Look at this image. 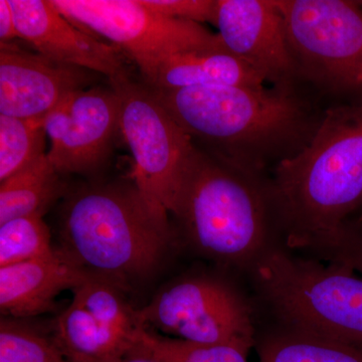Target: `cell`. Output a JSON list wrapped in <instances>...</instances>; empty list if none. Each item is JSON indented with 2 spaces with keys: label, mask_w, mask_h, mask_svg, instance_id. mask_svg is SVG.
I'll return each instance as SVG.
<instances>
[{
  "label": "cell",
  "mask_w": 362,
  "mask_h": 362,
  "mask_svg": "<svg viewBox=\"0 0 362 362\" xmlns=\"http://www.w3.org/2000/svg\"><path fill=\"white\" fill-rule=\"evenodd\" d=\"M151 89L199 148L261 176L269 164L303 148L323 115L292 86Z\"/></svg>",
  "instance_id": "1"
},
{
  "label": "cell",
  "mask_w": 362,
  "mask_h": 362,
  "mask_svg": "<svg viewBox=\"0 0 362 362\" xmlns=\"http://www.w3.org/2000/svg\"><path fill=\"white\" fill-rule=\"evenodd\" d=\"M286 246L303 250L362 202V95L324 112L310 141L279 162L268 182Z\"/></svg>",
  "instance_id": "2"
},
{
  "label": "cell",
  "mask_w": 362,
  "mask_h": 362,
  "mask_svg": "<svg viewBox=\"0 0 362 362\" xmlns=\"http://www.w3.org/2000/svg\"><path fill=\"white\" fill-rule=\"evenodd\" d=\"M59 235L64 256L122 290L153 273L173 239L169 221L152 211L133 181L71 192Z\"/></svg>",
  "instance_id": "3"
},
{
  "label": "cell",
  "mask_w": 362,
  "mask_h": 362,
  "mask_svg": "<svg viewBox=\"0 0 362 362\" xmlns=\"http://www.w3.org/2000/svg\"><path fill=\"white\" fill-rule=\"evenodd\" d=\"M171 214L189 244L223 266L252 268L272 247L268 182L197 145Z\"/></svg>",
  "instance_id": "4"
},
{
  "label": "cell",
  "mask_w": 362,
  "mask_h": 362,
  "mask_svg": "<svg viewBox=\"0 0 362 362\" xmlns=\"http://www.w3.org/2000/svg\"><path fill=\"white\" fill-rule=\"evenodd\" d=\"M252 269L283 327L362 349V277L356 272L275 247Z\"/></svg>",
  "instance_id": "5"
},
{
  "label": "cell",
  "mask_w": 362,
  "mask_h": 362,
  "mask_svg": "<svg viewBox=\"0 0 362 362\" xmlns=\"http://www.w3.org/2000/svg\"><path fill=\"white\" fill-rule=\"evenodd\" d=\"M109 85L120 99V132L134 159L133 182L152 211L169 221L195 144L149 86L131 77Z\"/></svg>",
  "instance_id": "6"
},
{
  "label": "cell",
  "mask_w": 362,
  "mask_h": 362,
  "mask_svg": "<svg viewBox=\"0 0 362 362\" xmlns=\"http://www.w3.org/2000/svg\"><path fill=\"white\" fill-rule=\"evenodd\" d=\"M76 25L102 35L134 62L148 84L169 59L223 45L220 35L192 21L168 18L142 0H51Z\"/></svg>",
  "instance_id": "7"
},
{
  "label": "cell",
  "mask_w": 362,
  "mask_h": 362,
  "mask_svg": "<svg viewBox=\"0 0 362 362\" xmlns=\"http://www.w3.org/2000/svg\"><path fill=\"white\" fill-rule=\"evenodd\" d=\"M298 76L359 92L362 6L349 0H278Z\"/></svg>",
  "instance_id": "8"
},
{
  "label": "cell",
  "mask_w": 362,
  "mask_h": 362,
  "mask_svg": "<svg viewBox=\"0 0 362 362\" xmlns=\"http://www.w3.org/2000/svg\"><path fill=\"white\" fill-rule=\"evenodd\" d=\"M251 306L230 283L209 276L181 279L136 310L138 326L201 344L256 345Z\"/></svg>",
  "instance_id": "9"
},
{
  "label": "cell",
  "mask_w": 362,
  "mask_h": 362,
  "mask_svg": "<svg viewBox=\"0 0 362 362\" xmlns=\"http://www.w3.org/2000/svg\"><path fill=\"white\" fill-rule=\"evenodd\" d=\"M47 158L59 175H94L108 163L120 131L115 89L89 88L66 98L44 120Z\"/></svg>",
  "instance_id": "10"
},
{
  "label": "cell",
  "mask_w": 362,
  "mask_h": 362,
  "mask_svg": "<svg viewBox=\"0 0 362 362\" xmlns=\"http://www.w3.org/2000/svg\"><path fill=\"white\" fill-rule=\"evenodd\" d=\"M216 28L228 51L266 82L293 86V59L278 0H218Z\"/></svg>",
  "instance_id": "11"
},
{
  "label": "cell",
  "mask_w": 362,
  "mask_h": 362,
  "mask_svg": "<svg viewBox=\"0 0 362 362\" xmlns=\"http://www.w3.org/2000/svg\"><path fill=\"white\" fill-rule=\"evenodd\" d=\"M98 76L1 42L0 115L44 121L66 98L88 89Z\"/></svg>",
  "instance_id": "12"
},
{
  "label": "cell",
  "mask_w": 362,
  "mask_h": 362,
  "mask_svg": "<svg viewBox=\"0 0 362 362\" xmlns=\"http://www.w3.org/2000/svg\"><path fill=\"white\" fill-rule=\"evenodd\" d=\"M20 39L45 58L95 71L108 80L131 77L123 52L78 28L51 0H9Z\"/></svg>",
  "instance_id": "13"
},
{
  "label": "cell",
  "mask_w": 362,
  "mask_h": 362,
  "mask_svg": "<svg viewBox=\"0 0 362 362\" xmlns=\"http://www.w3.org/2000/svg\"><path fill=\"white\" fill-rule=\"evenodd\" d=\"M59 250L49 258L30 259L0 268V310L13 319L47 313L57 297L89 277Z\"/></svg>",
  "instance_id": "14"
},
{
  "label": "cell",
  "mask_w": 362,
  "mask_h": 362,
  "mask_svg": "<svg viewBox=\"0 0 362 362\" xmlns=\"http://www.w3.org/2000/svg\"><path fill=\"white\" fill-rule=\"evenodd\" d=\"M265 83L258 71L223 44L176 54L159 68L146 85L156 90H177L213 86L262 88Z\"/></svg>",
  "instance_id": "15"
},
{
  "label": "cell",
  "mask_w": 362,
  "mask_h": 362,
  "mask_svg": "<svg viewBox=\"0 0 362 362\" xmlns=\"http://www.w3.org/2000/svg\"><path fill=\"white\" fill-rule=\"evenodd\" d=\"M63 192L61 175L45 154L0 182V225L23 216H44Z\"/></svg>",
  "instance_id": "16"
},
{
  "label": "cell",
  "mask_w": 362,
  "mask_h": 362,
  "mask_svg": "<svg viewBox=\"0 0 362 362\" xmlns=\"http://www.w3.org/2000/svg\"><path fill=\"white\" fill-rule=\"evenodd\" d=\"M52 338L69 362H116L127 354L74 299L57 318Z\"/></svg>",
  "instance_id": "17"
},
{
  "label": "cell",
  "mask_w": 362,
  "mask_h": 362,
  "mask_svg": "<svg viewBox=\"0 0 362 362\" xmlns=\"http://www.w3.org/2000/svg\"><path fill=\"white\" fill-rule=\"evenodd\" d=\"M259 362H362V349L283 327L256 340Z\"/></svg>",
  "instance_id": "18"
},
{
  "label": "cell",
  "mask_w": 362,
  "mask_h": 362,
  "mask_svg": "<svg viewBox=\"0 0 362 362\" xmlns=\"http://www.w3.org/2000/svg\"><path fill=\"white\" fill-rule=\"evenodd\" d=\"M121 288L104 279L89 276L74 290L78 302L109 335L126 351L133 349V339L139 327L135 312L126 303Z\"/></svg>",
  "instance_id": "19"
},
{
  "label": "cell",
  "mask_w": 362,
  "mask_h": 362,
  "mask_svg": "<svg viewBox=\"0 0 362 362\" xmlns=\"http://www.w3.org/2000/svg\"><path fill=\"white\" fill-rule=\"evenodd\" d=\"M133 344L161 362H249V351L228 344H201L138 327Z\"/></svg>",
  "instance_id": "20"
},
{
  "label": "cell",
  "mask_w": 362,
  "mask_h": 362,
  "mask_svg": "<svg viewBox=\"0 0 362 362\" xmlns=\"http://www.w3.org/2000/svg\"><path fill=\"white\" fill-rule=\"evenodd\" d=\"M45 136L44 121L0 115V182L47 154Z\"/></svg>",
  "instance_id": "21"
},
{
  "label": "cell",
  "mask_w": 362,
  "mask_h": 362,
  "mask_svg": "<svg viewBox=\"0 0 362 362\" xmlns=\"http://www.w3.org/2000/svg\"><path fill=\"white\" fill-rule=\"evenodd\" d=\"M56 252L42 216H23L0 225V268L49 258Z\"/></svg>",
  "instance_id": "22"
},
{
  "label": "cell",
  "mask_w": 362,
  "mask_h": 362,
  "mask_svg": "<svg viewBox=\"0 0 362 362\" xmlns=\"http://www.w3.org/2000/svg\"><path fill=\"white\" fill-rule=\"evenodd\" d=\"M0 362H69L54 338L20 322L18 319L0 321Z\"/></svg>",
  "instance_id": "23"
},
{
  "label": "cell",
  "mask_w": 362,
  "mask_h": 362,
  "mask_svg": "<svg viewBox=\"0 0 362 362\" xmlns=\"http://www.w3.org/2000/svg\"><path fill=\"white\" fill-rule=\"evenodd\" d=\"M302 251L362 275V223L349 218L332 232L312 240Z\"/></svg>",
  "instance_id": "24"
},
{
  "label": "cell",
  "mask_w": 362,
  "mask_h": 362,
  "mask_svg": "<svg viewBox=\"0 0 362 362\" xmlns=\"http://www.w3.org/2000/svg\"><path fill=\"white\" fill-rule=\"evenodd\" d=\"M152 11L176 20L216 25L218 0H142Z\"/></svg>",
  "instance_id": "25"
},
{
  "label": "cell",
  "mask_w": 362,
  "mask_h": 362,
  "mask_svg": "<svg viewBox=\"0 0 362 362\" xmlns=\"http://www.w3.org/2000/svg\"><path fill=\"white\" fill-rule=\"evenodd\" d=\"M20 37L9 0H0V40L7 42Z\"/></svg>",
  "instance_id": "26"
},
{
  "label": "cell",
  "mask_w": 362,
  "mask_h": 362,
  "mask_svg": "<svg viewBox=\"0 0 362 362\" xmlns=\"http://www.w3.org/2000/svg\"><path fill=\"white\" fill-rule=\"evenodd\" d=\"M116 362H161L158 359L143 351V350L133 347L125 356L121 357Z\"/></svg>",
  "instance_id": "27"
},
{
  "label": "cell",
  "mask_w": 362,
  "mask_h": 362,
  "mask_svg": "<svg viewBox=\"0 0 362 362\" xmlns=\"http://www.w3.org/2000/svg\"><path fill=\"white\" fill-rule=\"evenodd\" d=\"M349 218H352V220L361 221L362 223V202L361 206L358 207V209H357L356 213H354V216H350Z\"/></svg>",
  "instance_id": "28"
},
{
  "label": "cell",
  "mask_w": 362,
  "mask_h": 362,
  "mask_svg": "<svg viewBox=\"0 0 362 362\" xmlns=\"http://www.w3.org/2000/svg\"><path fill=\"white\" fill-rule=\"evenodd\" d=\"M359 93H362V78L361 81V86H359Z\"/></svg>",
  "instance_id": "29"
},
{
  "label": "cell",
  "mask_w": 362,
  "mask_h": 362,
  "mask_svg": "<svg viewBox=\"0 0 362 362\" xmlns=\"http://www.w3.org/2000/svg\"><path fill=\"white\" fill-rule=\"evenodd\" d=\"M357 4H358L359 6H362V1H357Z\"/></svg>",
  "instance_id": "30"
}]
</instances>
